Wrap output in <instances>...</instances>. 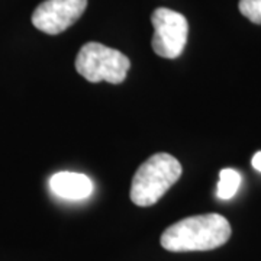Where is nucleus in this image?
<instances>
[{
    "mask_svg": "<svg viewBox=\"0 0 261 261\" xmlns=\"http://www.w3.org/2000/svg\"><path fill=\"white\" fill-rule=\"evenodd\" d=\"M87 8V0H45L32 13V25L48 35H58L74 25Z\"/></svg>",
    "mask_w": 261,
    "mask_h": 261,
    "instance_id": "obj_5",
    "label": "nucleus"
},
{
    "mask_svg": "<svg viewBox=\"0 0 261 261\" xmlns=\"http://www.w3.org/2000/svg\"><path fill=\"white\" fill-rule=\"evenodd\" d=\"M51 190L60 197L70 200H82L92 195L93 185L90 178L80 173L61 171L54 174L49 180Z\"/></svg>",
    "mask_w": 261,
    "mask_h": 261,
    "instance_id": "obj_6",
    "label": "nucleus"
},
{
    "mask_svg": "<svg viewBox=\"0 0 261 261\" xmlns=\"http://www.w3.org/2000/svg\"><path fill=\"white\" fill-rule=\"evenodd\" d=\"M183 173L181 164L173 155L159 152L142 163L132 177L130 200L137 206L155 205Z\"/></svg>",
    "mask_w": 261,
    "mask_h": 261,
    "instance_id": "obj_2",
    "label": "nucleus"
},
{
    "mask_svg": "<svg viewBox=\"0 0 261 261\" xmlns=\"http://www.w3.org/2000/svg\"><path fill=\"white\" fill-rule=\"evenodd\" d=\"M151 22L154 27L152 49L157 56L174 60L181 56L189 37L187 19L174 10L159 8L152 12Z\"/></svg>",
    "mask_w": 261,
    "mask_h": 261,
    "instance_id": "obj_4",
    "label": "nucleus"
},
{
    "mask_svg": "<svg viewBox=\"0 0 261 261\" xmlns=\"http://www.w3.org/2000/svg\"><path fill=\"white\" fill-rule=\"evenodd\" d=\"M231 233V225L222 215H196L170 225L161 235V245L171 252L209 251L228 243Z\"/></svg>",
    "mask_w": 261,
    "mask_h": 261,
    "instance_id": "obj_1",
    "label": "nucleus"
},
{
    "mask_svg": "<svg viewBox=\"0 0 261 261\" xmlns=\"http://www.w3.org/2000/svg\"><path fill=\"white\" fill-rule=\"evenodd\" d=\"M75 70L90 83L121 84L130 68V61L121 51L99 42H87L75 58Z\"/></svg>",
    "mask_w": 261,
    "mask_h": 261,
    "instance_id": "obj_3",
    "label": "nucleus"
},
{
    "mask_svg": "<svg viewBox=\"0 0 261 261\" xmlns=\"http://www.w3.org/2000/svg\"><path fill=\"white\" fill-rule=\"evenodd\" d=\"M251 164H252V167L261 173V151H258V152H255V154H254V157H252L251 160Z\"/></svg>",
    "mask_w": 261,
    "mask_h": 261,
    "instance_id": "obj_9",
    "label": "nucleus"
},
{
    "mask_svg": "<svg viewBox=\"0 0 261 261\" xmlns=\"http://www.w3.org/2000/svg\"><path fill=\"white\" fill-rule=\"evenodd\" d=\"M240 185H241V174L233 168H224L219 173L216 196L222 200H229L238 192Z\"/></svg>",
    "mask_w": 261,
    "mask_h": 261,
    "instance_id": "obj_7",
    "label": "nucleus"
},
{
    "mask_svg": "<svg viewBox=\"0 0 261 261\" xmlns=\"http://www.w3.org/2000/svg\"><path fill=\"white\" fill-rule=\"evenodd\" d=\"M238 8L248 20L261 25V0H240Z\"/></svg>",
    "mask_w": 261,
    "mask_h": 261,
    "instance_id": "obj_8",
    "label": "nucleus"
}]
</instances>
